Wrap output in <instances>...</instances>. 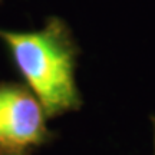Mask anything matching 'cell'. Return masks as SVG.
Returning a JSON list of instances; mask_svg holds the SVG:
<instances>
[{
    "instance_id": "1",
    "label": "cell",
    "mask_w": 155,
    "mask_h": 155,
    "mask_svg": "<svg viewBox=\"0 0 155 155\" xmlns=\"http://www.w3.org/2000/svg\"><path fill=\"white\" fill-rule=\"evenodd\" d=\"M0 40L25 83L40 101L48 119L82 108L75 78L81 48L63 19L48 17L43 29L36 32L0 29Z\"/></svg>"
},
{
    "instance_id": "2",
    "label": "cell",
    "mask_w": 155,
    "mask_h": 155,
    "mask_svg": "<svg viewBox=\"0 0 155 155\" xmlns=\"http://www.w3.org/2000/svg\"><path fill=\"white\" fill-rule=\"evenodd\" d=\"M40 101L26 83L0 82V151L36 152L56 134L48 128Z\"/></svg>"
},
{
    "instance_id": "3",
    "label": "cell",
    "mask_w": 155,
    "mask_h": 155,
    "mask_svg": "<svg viewBox=\"0 0 155 155\" xmlns=\"http://www.w3.org/2000/svg\"><path fill=\"white\" fill-rule=\"evenodd\" d=\"M0 155H33V152H3L0 151Z\"/></svg>"
},
{
    "instance_id": "4",
    "label": "cell",
    "mask_w": 155,
    "mask_h": 155,
    "mask_svg": "<svg viewBox=\"0 0 155 155\" xmlns=\"http://www.w3.org/2000/svg\"><path fill=\"white\" fill-rule=\"evenodd\" d=\"M152 122H154V145H155V118H152ZM155 155V152H154Z\"/></svg>"
},
{
    "instance_id": "5",
    "label": "cell",
    "mask_w": 155,
    "mask_h": 155,
    "mask_svg": "<svg viewBox=\"0 0 155 155\" xmlns=\"http://www.w3.org/2000/svg\"><path fill=\"white\" fill-rule=\"evenodd\" d=\"M0 3H2V0H0Z\"/></svg>"
}]
</instances>
